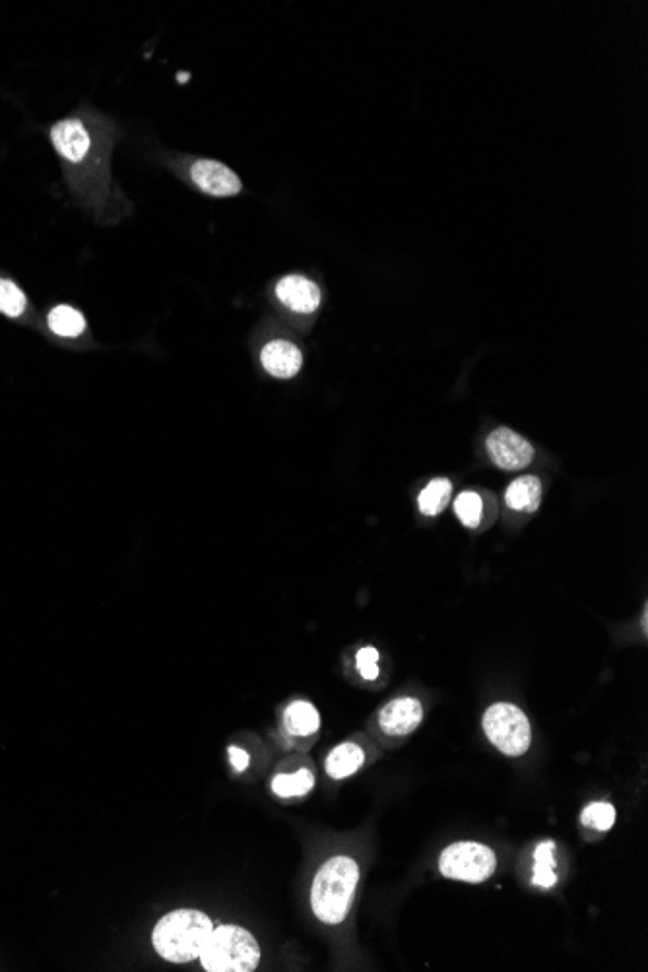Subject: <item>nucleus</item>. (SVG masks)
Returning a JSON list of instances; mask_svg holds the SVG:
<instances>
[{"instance_id": "aec40b11", "label": "nucleus", "mask_w": 648, "mask_h": 972, "mask_svg": "<svg viewBox=\"0 0 648 972\" xmlns=\"http://www.w3.org/2000/svg\"><path fill=\"white\" fill-rule=\"evenodd\" d=\"M454 513L466 528H478L484 517L482 497L474 491H464L454 501Z\"/></svg>"}, {"instance_id": "a211bd4d", "label": "nucleus", "mask_w": 648, "mask_h": 972, "mask_svg": "<svg viewBox=\"0 0 648 972\" xmlns=\"http://www.w3.org/2000/svg\"><path fill=\"white\" fill-rule=\"evenodd\" d=\"M49 326L55 334L59 336H66V338H76L84 332L86 328V319L80 311L68 307V305H59L55 307L51 313H49Z\"/></svg>"}, {"instance_id": "4468645a", "label": "nucleus", "mask_w": 648, "mask_h": 972, "mask_svg": "<svg viewBox=\"0 0 648 972\" xmlns=\"http://www.w3.org/2000/svg\"><path fill=\"white\" fill-rule=\"evenodd\" d=\"M505 501L520 513H534L542 501V484L534 476H522L507 487Z\"/></svg>"}, {"instance_id": "f3484780", "label": "nucleus", "mask_w": 648, "mask_h": 972, "mask_svg": "<svg viewBox=\"0 0 648 972\" xmlns=\"http://www.w3.org/2000/svg\"><path fill=\"white\" fill-rule=\"evenodd\" d=\"M315 775L309 769H299L293 775H276L272 778V792L280 798H299L313 790Z\"/></svg>"}, {"instance_id": "2eb2a0df", "label": "nucleus", "mask_w": 648, "mask_h": 972, "mask_svg": "<svg viewBox=\"0 0 648 972\" xmlns=\"http://www.w3.org/2000/svg\"><path fill=\"white\" fill-rule=\"evenodd\" d=\"M451 493H453L451 480H447V478L433 480L429 486L423 489L420 497H418L420 511H422L425 517H437V515H441L447 509V505L451 503Z\"/></svg>"}, {"instance_id": "7ed1b4c3", "label": "nucleus", "mask_w": 648, "mask_h": 972, "mask_svg": "<svg viewBox=\"0 0 648 972\" xmlns=\"http://www.w3.org/2000/svg\"><path fill=\"white\" fill-rule=\"evenodd\" d=\"M198 959L208 972H251L259 967L260 947L245 928L224 924L212 930Z\"/></svg>"}, {"instance_id": "0eeeda50", "label": "nucleus", "mask_w": 648, "mask_h": 972, "mask_svg": "<svg viewBox=\"0 0 648 972\" xmlns=\"http://www.w3.org/2000/svg\"><path fill=\"white\" fill-rule=\"evenodd\" d=\"M379 726L389 738H406L420 728L423 720L422 703L414 697H400L387 703L379 711Z\"/></svg>"}, {"instance_id": "9d476101", "label": "nucleus", "mask_w": 648, "mask_h": 972, "mask_svg": "<svg viewBox=\"0 0 648 972\" xmlns=\"http://www.w3.org/2000/svg\"><path fill=\"white\" fill-rule=\"evenodd\" d=\"M57 152L68 162H82L90 152V134L78 119H66L51 130Z\"/></svg>"}, {"instance_id": "412c9836", "label": "nucleus", "mask_w": 648, "mask_h": 972, "mask_svg": "<svg viewBox=\"0 0 648 972\" xmlns=\"http://www.w3.org/2000/svg\"><path fill=\"white\" fill-rule=\"evenodd\" d=\"M26 309V295L24 292L8 282V280H0V313H4L6 317H20Z\"/></svg>"}, {"instance_id": "f8f14e48", "label": "nucleus", "mask_w": 648, "mask_h": 972, "mask_svg": "<svg viewBox=\"0 0 648 972\" xmlns=\"http://www.w3.org/2000/svg\"><path fill=\"white\" fill-rule=\"evenodd\" d=\"M363 763H365L363 749L354 742H346V744H340L330 751V755L326 757L324 769H326L328 777L334 778V780H344V778L356 775L357 771L363 767Z\"/></svg>"}, {"instance_id": "b1692460", "label": "nucleus", "mask_w": 648, "mask_h": 972, "mask_svg": "<svg viewBox=\"0 0 648 972\" xmlns=\"http://www.w3.org/2000/svg\"><path fill=\"white\" fill-rule=\"evenodd\" d=\"M177 78H179V82H185V80H189L191 76H189V74H185V72H181Z\"/></svg>"}, {"instance_id": "5701e85b", "label": "nucleus", "mask_w": 648, "mask_h": 972, "mask_svg": "<svg viewBox=\"0 0 648 972\" xmlns=\"http://www.w3.org/2000/svg\"><path fill=\"white\" fill-rule=\"evenodd\" d=\"M229 761H231V765L235 767L237 773H243L249 767L251 757H249L247 751H243L239 747H229Z\"/></svg>"}, {"instance_id": "39448f33", "label": "nucleus", "mask_w": 648, "mask_h": 972, "mask_svg": "<svg viewBox=\"0 0 648 972\" xmlns=\"http://www.w3.org/2000/svg\"><path fill=\"white\" fill-rule=\"evenodd\" d=\"M497 868L495 852L482 843H454L439 856V872L447 879L464 883L487 881Z\"/></svg>"}, {"instance_id": "1a4fd4ad", "label": "nucleus", "mask_w": 648, "mask_h": 972, "mask_svg": "<svg viewBox=\"0 0 648 972\" xmlns=\"http://www.w3.org/2000/svg\"><path fill=\"white\" fill-rule=\"evenodd\" d=\"M278 299L295 313H313L321 305V290L303 276H286L276 286Z\"/></svg>"}, {"instance_id": "6e6552de", "label": "nucleus", "mask_w": 648, "mask_h": 972, "mask_svg": "<svg viewBox=\"0 0 648 972\" xmlns=\"http://www.w3.org/2000/svg\"><path fill=\"white\" fill-rule=\"evenodd\" d=\"M191 177L196 187L212 196H235L241 191L239 177L216 160H198L191 167Z\"/></svg>"}, {"instance_id": "ddd939ff", "label": "nucleus", "mask_w": 648, "mask_h": 972, "mask_svg": "<svg viewBox=\"0 0 648 972\" xmlns=\"http://www.w3.org/2000/svg\"><path fill=\"white\" fill-rule=\"evenodd\" d=\"M284 728L293 738H307L319 732L321 716L307 701H295L284 713Z\"/></svg>"}, {"instance_id": "f257e3e1", "label": "nucleus", "mask_w": 648, "mask_h": 972, "mask_svg": "<svg viewBox=\"0 0 648 972\" xmlns=\"http://www.w3.org/2000/svg\"><path fill=\"white\" fill-rule=\"evenodd\" d=\"M214 926L195 908H179L165 914L152 932L156 953L169 963H189L200 957Z\"/></svg>"}, {"instance_id": "dca6fc26", "label": "nucleus", "mask_w": 648, "mask_h": 972, "mask_svg": "<svg viewBox=\"0 0 648 972\" xmlns=\"http://www.w3.org/2000/svg\"><path fill=\"white\" fill-rule=\"evenodd\" d=\"M555 843L544 841L538 844L534 850V868H532V885L551 889L557 883L555 874Z\"/></svg>"}, {"instance_id": "f03ea898", "label": "nucleus", "mask_w": 648, "mask_h": 972, "mask_svg": "<svg viewBox=\"0 0 648 972\" xmlns=\"http://www.w3.org/2000/svg\"><path fill=\"white\" fill-rule=\"evenodd\" d=\"M359 883V866L350 856L326 860L315 875L311 907L324 924H342L352 908Z\"/></svg>"}, {"instance_id": "20e7f679", "label": "nucleus", "mask_w": 648, "mask_h": 972, "mask_svg": "<svg viewBox=\"0 0 648 972\" xmlns=\"http://www.w3.org/2000/svg\"><path fill=\"white\" fill-rule=\"evenodd\" d=\"M487 740L507 757H520L532 746L528 716L511 703H495L484 714Z\"/></svg>"}, {"instance_id": "423d86ee", "label": "nucleus", "mask_w": 648, "mask_h": 972, "mask_svg": "<svg viewBox=\"0 0 648 972\" xmlns=\"http://www.w3.org/2000/svg\"><path fill=\"white\" fill-rule=\"evenodd\" d=\"M486 447L491 462L497 468L509 472L526 468L534 458V447L524 437H520L519 433L507 427L495 429L487 437Z\"/></svg>"}, {"instance_id": "9b49d317", "label": "nucleus", "mask_w": 648, "mask_h": 972, "mask_svg": "<svg viewBox=\"0 0 648 972\" xmlns=\"http://www.w3.org/2000/svg\"><path fill=\"white\" fill-rule=\"evenodd\" d=\"M260 361L272 377L290 379V377H295L299 373L303 356H301L297 346H293L286 340H276V342H270V344L264 346V350L260 354Z\"/></svg>"}, {"instance_id": "6ab92c4d", "label": "nucleus", "mask_w": 648, "mask_h": 972, "mask_svg": "<svg viewBox=\"0 0 648 972\" xmlns=\"http://www.w3.org/2000/svg\"><path fill=\"white\" fill-rule=\"evenodd\" d=\"M616 808L610 802H592L581 813V823L586 829L606 833L616 823Z\"/></svg>"}, {"instance_id": "4be33fe9", "label": "nucleus", "mask_w": 648, "mask_h": 972, "mask_svg": "<svg viewBox=\"0 0 648 972\" xmlns=\"http://www.w3.org/2000/svg\"><path fill=\"white\" fill-rule=\"evenodd\" d=\"M377 660H379V652H377V648L365 647L361 648V650L357 652V670L361 672V676H363L365 680H375V678L379 676V666H377Z\"/></svg>"}]
</instances>
